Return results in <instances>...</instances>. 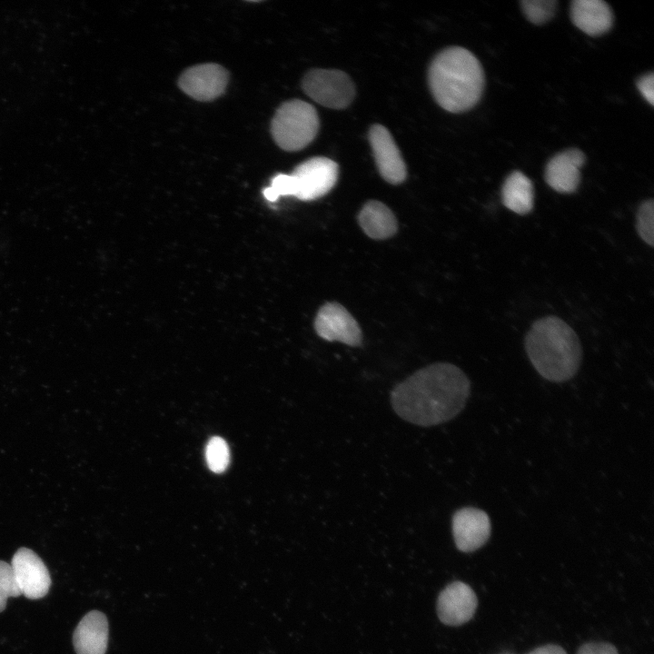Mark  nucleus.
I'll use <instances>...</instances> for the list:
<instances>
[{
    "instance_id": "obj_1",
    "label": "nucleus",
    "mask_w": 654,
    "mask_h": 654,
    "mask_svg": "<svg viewBox=\"0 0 654 654\" xmlns=\"http://www.w3.org/2000/svg\"><path fill=\"white\" fill-rule=\"evenodd\" d=\"M471 382L456 365L437 362L418 370L391 392L394 411L404 421L429 427L448 421L464 408Z\"/></svg>"
},
{
    "instance_id": "obj_2",
    "label": "nucleus",
    "mask_w": 654,
    "mask_h": 654,
    "mask_svg": "<svg viewBox=\"0 0 654 654\" xmlns=\"http://www.w3.org/2000/svg\"><path fill=\"white\" fill-rule=\"evenodd\" d=\"M428 82L436 103L459 114L474 107L481 98L485 74L481 62L468 49L451 46L431 61Z\"/></svg>"
},
{
    "instance_id": "obj_3",
    "label": "nucleus",
    "mask_w": 654,
    "mask_h": 654,
    "mask_svg": "<svg viewBox=\"0 0 654 654\" xmlns=\"http://www.w3.org/2000/svg\"><path fill=\"white\" fill-rule=\"evenodd\" d=\"M525 350L535 370L554 382L572 378L582 359L576 332L557 316H546L533 322L525 337Z\"/></svg>"
},
{
    "instance_id": "obj_4",
    "label": "nucleus",
    "mask_w": 654,
    "mask_h": 654,
    "mask_svg": "<svg viewBox=\"0 0 654 654\" xmlns=\"http://www.w3.org/2000/svg\"><path fill=\"white\" fill-rule=\"evenodd\" d=\"M319 127L315 107L302 100L293 99L278 107L272 119L271 133L280 148L295 152L313 141Z\"/></svg>"
},
{
    "instance_id": "obj_5",
    "label": "nucleus",
    "mask_w": 654,
    "mask_h": 654,
    "mask_svg": "<svg viewBox=\"0 0 654 654\" xmlns=\"http://www.w3.org/2000/svg\"><path fill=\"white\" fill-rule=\"evenodd\" d=\"M304 93L322 106L346 108L355 96V86L350 76L337 69L315 68L308 71L302 81Z\"/></svg>"
},
{
    "instance_id": "obj_6",
    "label": "nucleus",
    "mask_w": 654,
    "mask_h": 654,
    "mask_svg": "<svg viewBox=\"0 0 654 654\" xmlns=\"http://www.w3.org/2000/svg\"><path fill=\"white\" fill-rule=\"evenodd\" d=\"M338 164L323 156L312 157L298 164L290 174L292 196L312 201L327 194L336 184Z\"/></svg>"
},
{
    "instance_id": "obj_7",
    "label": "nucleus",
    "mask_w": 654,
    "mask_h": 654,
    "mask_svg": "<svg viewBox=\"0 0 654 654\" xmlns=\"http://www.w3.org/2000/svg\"><path fill=\"white\" fill-rule=\"evenodd\" d=\"M316 333L326 341H338L350 346L362 343V331L347 309L336 302L324 303L314 320Z\"/></svg>"
},
{
    "instance_id": "obj_8",
    "label": "nucleus",
    "mask_w": 654,
    "mask_h": 654,
    "mask_svg": "<svg viewBox=\"0 0 654 654\" xmlns=\"http://www.w3.org/2000/svg\"><path fill=\"white\" fill-rule=\"evenodd\" d=\"M10 565L21 593L25 597L38 600L48 593L52 583L50 573L35 551L27 548L18 549Z\"/></svg>"
},
{
    "instance_id": "obj_9",
    "label": "nucleus",
    "mask_w": 654,
    "mask_h": 654,
    "mask_svg": "<svg viewBox=\"0 0 654 654\" xmlns=\"http://www.w3.org/2000/svg\"><path fill=\"white\" fill-rule=\"evenodd\" d=\"M228 78V73L223 66L207 63L186 69L180 75L178 84L192 98L211 101L224 92Z\"/></svg>"
},
{
    "instance_id": "obj_10",
    "label": "nucleus",
    "mask_w": 654,
    "mask_h": 654,
    "mask_svg": "<svg viewBox=\"0 0 654 654\" xmlns=\"http://www.w3.org/2000/svg\"><path fill=\"white\" fill-rule=\"evenodd\" d=\"M369 141L381 176L389 183H401L407 176L406 164L388 129L373 124L369 131Z\"/></svg>"
},
{
    "instance_id": "obj_11",
    "label": "nucleus",
    "mask_w": 654,
    "mask_h": 654,
    "mask_svg": "<svg viewBox=\"0 0 654 654\" xmlns=\"http://www.w3.org/2000/svg\"><path fill=\"white\" fill-rule=\"evenodd\" d=\"M452 534L458 550L463 552L474 551L490 538V518L480 509L461 508L452 516Z\"/></svg>"
},
{
    "instance_id": "obj_12",
    "label": "nucleus",
    "mask_w": 654,
    "mask_h": 654,
    "mask_svg": "<svg viewBox=\"0 0 654 654\" xmlns=\"http://www.w3.org/2000/svg\"><path fill=\"white\" fill-rule=\"evenodd\" d=\"M477 606L473 590L462 581H453L439 594L437 614L445 625L460 626L472 618Z\"/></svg>"
},
{
    "instance_id": "obj_13",
    "label": "nucleus",
    "mask_w": 654,
    "mask_h": 654,
    "mask_svg": "<svg viewBox=\"0 0 654 654\" xmlns=\"http://www.w3.org/2000/svg\"><path fill=\"white\" fill-rule=\"evenodd\" d=\"M585 161L584 153L578 148H570L558 153L547 163L544 179L554 191L572 193L580 184V168Z\"/></svg>"
},
{
    "instance_id": "obj_14",
    "label": "nucleus",
    "mask_w": 654,
    "mask_h": 654,
    "mask_svg": "<svg viewBox=\"0 0 654 654\" xmlns=\"http://www.w3.org/2000/svg\"><path fill=\"white\" fill-rule=\"evenodd\" d=\"M108 638L106 616L99 610H91L76 626L73 644L76 654H105Z\"/></svg>"
},
{
    "instance_id": "obj_15",
    "label": "nucleus",
    "mask_w": 654,
    "mask_h": 654,
    "mask_svg": "<svg viewBox=\"0 0 654 654\" xmlns=\"http://www.w3.org/2000/svg\"><path fill=\"white\" fill-rule=\"evenodd\" d=\"M570 19L585 34L598 36L611 28L613 13L602 0H574L570 4Z\"/></svg>"
},
{
    "instance_id": "obj_16",
    "label": "nucleus",
    "mask_w": 654,
    "mask_h": 654,
    "mask_svg": "<svg viewBox=\"0 0 654 654\" xmlns=\"http://www.w3.org/2000/svg\"><path fill=\"white\" fill-rule=\"evenodd\" d=\"M358 223L365 234L374 240L390 238L398 230V223L391 210L376 200L365 203L358 214Z\"/></svg>"
},
{
    "instance_id": "obj_17",
    "label": "nucleus",
    "mask_w": 654,
    "mask_h": 654,
    "mask_svg": "<svg viewBox=\"0 0 654 654\" xmlns=\"http://www.w3.org/2000/svg\"><path fill=\"white\" fill-rule=\"evenodd\" d=\"M501 198L510 211L520 215L529 213L534 203L532 182L523 173L513 171L502 184Z\"/></svg>"
},
{
    "instance_id": "obj_18",
    "label": "nucleus",
    "mask_w": 654,
    "mask_h": 654,
    "mask_svg": "<svg viewBox=\"0 0 654 654\" xmlns=\"http://www.w3.org/2000/svg\"><path fill=\"white\" fill-rule=\"evenodd\" d=\"M555 0H522L520 6L526 18L534 25H542L550 20L557 9Z\"/></svg>"
},
{
    "instance_id": "obj_19",
    "label": "nucleus",
    "mask_w": 654,
    "mask_h": 654,
    "mask_svg": "<svg viewBox=\"0 0 654 654\" xmlns=\"http://www.w3.org/2000/svg\"><path fill=\"white\" fill-rule=\"evenodd\" d=\"M205 458L208 467L213 472L225 471L230 461V451L225 441L220 437H213L206 445Z\"/></svg>"
},
{
    "instance_id": "obj_20",
    "label": "nucleus",
    "mask_w": 654,
    "mask_h": 654,
    "mask_svg": "<svg viewBox=\"0 0 654 654\" xmlns=\"http://www.w3.org/2000/svg\"><path fill=\"white\" fill-rule=\"evenodd\" d=\"M636 229L639 237L649 245H654V201L641 203L636 215Z\"/></svg>"
},
{
    "instance_id": "obj_21",
    "label": "nucleus",
    "mask_w": 654,
    "mask_h": 654,
    "mask_svg": "<svg viewBox=\"0 0 654 654\" xmlns=\"http://www.w3.org/2000/svg\"><path fill=\"white\" fill-rule=\"evenodd\" d=\"M20 595L22 593L16 583L11 565L0 560V612L5 609L8 598H16Z\"/></svg>"
},
{
    "instance_id": "obj_22",
    "label": "nucleus",
    "mask_w": 654,
    "mask_h": 654,
    "mask_svg": "<svg viewBox=\"0 0 654 654\" xmlns=\"http://www.w3.org/2000/svg\"><path fill=\"white\" fill-rule=\"evenodd\" d=\"M577 654H619V652L609 642H589L580 646Z\"/></svg>"
},
{
    "instance_id": "obj_23",
    "label": "nucleus",
    "mask_w": 654,
    "mask_h": 654,
    "mask_svg": "<svg viewBox=\"0 0 654 654\" xmlns=\"http://www.w3.org/2000/svg\"><path fill=\"white\" fill-rule=\"evenodd\" d=\"M637 87L640 92L641 95L647 100V102L653 105L654 104V74L653 73L646 74L640 76L637 80Z\"/></svg>"
},
{
    "instance_id": "obj_24",
    "label": "nucleus",
    "mask_w": 654,
    "mask_h": 654,
    "mask_svg": "<svg viewBox=\"0 0 654 654\" xmlns=\"http://www.w3.org/2000/svg\"><path fill=\"white\" fill-rule=\"evenodd\" d=\"M527 654H567V652L559 645L548 644L539 647Z\"/></svg>"
}]
</instances>
